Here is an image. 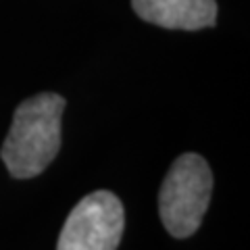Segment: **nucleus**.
<instances>
[{
    "label": "nucleus",
    "instance_id": "obj_1",
    "mask_svg": "<svg viewBox=\"0 0 250 250\" xmlns=\"http://www.w3.org/2000/svg\"><path fill=\"white\" fill-rule=\"evenodd\" d=\"M65 98L52 92L31 96L15 108L0 156L17 179L40 175L61 150V117Z\"/></svg>",
    "mask_w": 250,
    "mask_h": 250
},
{
    "label": "nucleus",
    "instance_id": "obj_2",
    "mask_svg": "<svg viewBox=\"0 0 250 250\" xmlns=\"http://www.w3.org/2000/svg\"><path fill=\"white\" fill-rule=\"evenodd\" d=\"M213 173L200 154L186 152L169 167L159 192V213L165 229L173 238H190L196 233L205 217Z\"/></svg>",
    "mask_w": 250,
    "mask_h": 250
},
{
    "label": "nucleus",
    "instance_id": "obj_3",
    "mask_svg": "<svg viewBox=\"0 0 250 250\" xmlns=\"http://www.w3.org/2000/svg\"><path fill=\"white\" fill-rule=\"evenodd\" d=\"M125 228L121 200L108 190L83 196L61 229L57 250H117Z\"/></svg>",
    "mask_w": 250,
    "mask_h": 250
},
{
    "label": "nucleus",
    "instance_id": "obj_4",
    "mask_svg": "<svg viewBox=\"0 0 250 250\" xmlns=\"http://www.w3.org/2000/svg\"><path fill=\"white\" fill-rule=\"evenodd\" d=\"M131 6L142 21L165 29L196 31L217 21L215 0H131Z\"/></svg>",
    "mask_w": 250,
    "mask_h": 250
}]
</instances>
